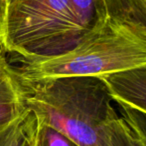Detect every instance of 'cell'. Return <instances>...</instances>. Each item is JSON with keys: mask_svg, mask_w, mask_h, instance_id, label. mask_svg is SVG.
<instances>
[{"mask_svg": "<svg viewBox=\"0 0 146 146\" xmlns=\"http://www.w3.org/2000/svg\"><path fill=\"white\" fill-rule=\"evenodd\" d=\"M146 66V41L119 23L104 17L71 49L56 56L21 61L20 78L100 77Z\"/></svg>", "mask_w": 146, "mask_h": 146, "instance_id": "7a4b0ae2", "label": "cell"}, {"mask_svg": "<svg viewBox=\"0 0 146 146\" xmlns=\"http://www.w3.org/2000/svg\"><path fill=\"white\" fill-rule=\"evenodd\" d=\"M28 109L25 105L21 80L0 49V129L21 117Z\"/></svg>", "mask_w": 146, "mask_h": 146, "instance_id": "277c9868", "label": "cell"}, {"mask_svg": "<svg viewBox=\"0 0 146 146\" xmlns=\"http://www.w3.org/2000/svg\"><path fill=\"white\" fill-rule=\"evenodd\" d=\"M106 17L146 41V0H102Z\"/></svg>", "mask_w": 146, "mask_h": 146, "instance_id": "8992f818", "label": "cell"}, {"mask_svg": "<svg viewBox=\"0 0 146 146\" xmlns=\"http://www.w3.org/2000/svg\"><path fill=\"white\" fill-rule=\"evenodd\" d=\"M20 80L27 109L79 146H130L126 127L102 78Z\"/></svg>", "mask_w": 146, "mask_h": 146, "instance_id": "6da1fadb", "label": "cell"}, {"mask_svg": "<svg viewBox=\"0 0 146 146\" xmlns=\"http://www.w3.org/2000/svg\"><path fill=\"white\" fill-rule=\"evenodd\" d=\"M115 102L146 114V66L102 77Z\"/></svg>", "mask_w": 146, "mask_h": 146, "instance_id": "5b68a950", "label": "cell"}, {"mask_svg": "<svg viewBox=\"0 0 146 146\" xmlns=\"http://www.w3.org/2000/svg\"><path fill=\"white\" fill-rule=\"evenodd\" d=\"M8 1H9V0H0V16L3 13V10H4V8H5Z\"/></svg>", "mask_w": 146, "mask_h": 146, "instance_id": "8fae6325", "label": "cell"}, {"mask_svg": "<svg viewBox=\"0 0 146 146\" xmlns=\"http://www.w3.org/2000/svg\"><path fill=\"white\" fill-rule=\"evenodd\" d=\"M30 111L4 127L0 133V146H28Z\"/></svg>", "mask_w": 146, "mask_h": 146, "instance_id": "30bf717a", "label": "cell"}, {"mask_svg": "<svg viewBox=\"0 0 146 146\" xmlns=\"http://www.w3.org/2000/svg\"><path fill=\"white\" fill-rule=\"evenodd\" d=\"M115 105L126 127L130 146H146V114L119 102Z\"/></svg>", "mask_w": 146, "mask_h": 146, "instance_id": "ba28073f", "label": "cell"}, {"mask_svg": "<svg viewBox=\"0 0 146 146\" xmlns=\"http://www.w3.org/2000/svg\"><path fill=\"white\" fill-rule=\"evenodd\" d=\"M1 130H2V129H0V133H1Z\"/></svg>", "mask_w": 146, "mask_h": 146, "instance_id": "7c38bea8", "label": "cell"}, {"mask_svg": "<svg viewBox=\"0 0 146 146\" xmlns=\"http://www.w3.org/2000/svg\"><path fill=\"white\" fill-rule=\"evenodd\" d=\"M71 4L84 34L106 17L102 0H71Z\"/></svg>", "mask_w": 146, "mask_h": 146, "instance_id": "9c48e42d", "label": "cell"}, {"mask_svg": "<svg viewBox=\"0 0 146 146\" xmlns=\"http://www.w3.org/2000/svg\"><path fill=\"white\" fill-rule=\"evenodd\" d=\"M28 146L79 145L53 127L41 122L30 111L29 127H28Z\"/></svg>", "mask_w": 146, "mask_h": 146, "instance_id": "52a82bcc", "label": "cell"}, {"mask_svg": "<svg viewBox=\"0 0 146 146\" xmlns=\"http://www.w3.org/2000/svg\"><path fill=\"white\" fill-rule=\"evenodd\" d=\"M83 36L71 0H9L0 16V49L21 61L67 52Z\"/></svg>", "mask_w": 146, "mask_h": 146, "instance_id": "3957f363", "label": "cell"}]
</instances>
